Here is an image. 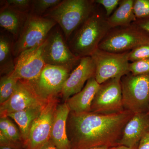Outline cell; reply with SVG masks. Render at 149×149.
<instances>
[{
  "label": "cell",
  "mask_w": 149,
  "mask_h": 149,
  "mask_svg": "<svg viewBox=\"0 0 149 149\" xmlns=\"http://www.w3.org/2000/svg\"><path fill=\"white\" fill-rule=\"evenodd\" d=\"M134 114L126 109L109 114L70 111L67 132L72 149L119 146L123 129Z\"/></svg>",
  "instance_id": "1"
},
{
  "label": "cell",
  "mask_w": 149,
  "mask_h": 149,
  "mask_svg": "<svg viewBox=\"0 0 149 149\" xmlns=\"http://www.w3.org/2000/svg\"><path fill=\"white\" fill-rule=\"evenodd\" d=\"M59 101L57 96L48 98L40 115L32 123L24 149H41L51 140L54 118Z\"/></svg>",
  "instance_id": "9"
},
{
  "label": "cell",
  "mask_w": 149,
  "mask_h": 149,
  "mask_svg": "<svg viewBox=\"0 0 149 149\" xmlns=\"http://www.w3.org/2000/svg\"><path fill=\"white\" fill-rule=\"evenodd\" d=\"M48 99L40 97L30 82L19 80L10 97L0 105V116L1 118L7 117L12 113L44 104Z\"/></svg>",
  "instance_id": "12"
},
{
  "label": "cell",
  "mask_w": 149,
  "mask_h": 149,
  "mask_svg": "<svg viewBox=\"0 0 149 149\" xmlns=\"http://www.w3.org/2000/svg\"><path fill=\"white\" fill-rule=\"evenodd\" d=\"M1 149H15L11 147L8 146H1Z\"/></svg>",
  "instance_id": "34"
},
{
  "label": "cell",
  "mask_w": 149,
  "mask_h": 149,
  "mask_svg": "<svg viewBox=\"0 0 149 149\" xmlns=\"http://www.w3.org/2000/svg\"><path fill=\"white\" fill-rule=\"evenodd\" d=\"M13 42L8 35L1 34L0 37V72L1 75L11 73L15 69L13 56Z\"/></svg>",
  "instance_id": "21"
},
{
  "label": "cell",
  "mask_w": 149,
  "mask_h": 149,
  "mask_svg": "<svg viewBox=\"0 0 149 149\" xmlns=\"http://www.w3.org/2000/svg\"><path fill=\"white\" fill-rule=\"evenodd\" d=\"M133 9L137 19H149V0H134Z\"/></svg>",
  "instance_id": "24"
},
{
  "label": "cell",
  "mask_w": 149,
  "mask_h": 149,
  "mask_svg": "<svg viewBox=\"0 0 149 149\" xmlns=\"http://www.w3.org/2000/svg\"><path fill=\"white\" fill-rule=\"evenodd\" d=\"M121 78H112L100 84L92 102L91 112L109 114L124 110Z\"/></svg>",
  "instance_id": "10"
},
{
  "label": "cell",
  "mask_w": 149,
  "mask_h": 149,
  "mask_svg": "<svg viewBox=\"0 0 149 149\" xmlns=\"http://www.w3.org/2000/svg\"><path fill=\"white\" fill-rule=\"evenodd\" d=\"M71 71L63 67L46 64L37 79L30 83L37 94L47 100L60 94Z\"/></svg>",
  "instance_id": "11"
},
{
  "label": "cell",
  "mask_w": 149,
  "mask_h": 149,
  "mask_svg": "<svg viewBox=\"0 0 149 149\" xmlns=\"http://www.w3.org/2000/svg\"><path fill=\"white\" fill-rule=\"evenodd\" d=\"M61 0H34L32 1L30 13L43 16L46 13L58 5Z\"/></svg>",
  "instance_id": "23"
},
{
  "label": "cell",
  "mask_w": 149,
  "mask_h": 149,
  "mask_svg": "<svg viewBox=\"0 0 149 149\" xmlns=\"http://www.w3.org/2000/svg\"><path fill=\"white\" fill-rule=\"evenodd\" d=\"M32 1L30 0H7L5 2L9 6L21 13L28 15L30 13Z\"/></svg>",
  "instance_id": "25"
},
{
  "label": "cell",
  "mask_w": 149,
  "mask_h": 149,
  "mask_svg": "<svg viewBox=\"0 0 149 149\" xmlns=\"http://www.w3.org/2000/svg\"><path fill=\"white\" fill-rule=\"evenodd\" d=\"M133 23L149 32V19H137Z\"/></svg>",
  "instance_id": "30"
},
{
  "label": "cell",
  "mask_w": 149,
  "mask_h": 149,
  "mask_svg": "<svg viewBox=\"0 0 149 149\" xmlns=\"http://www.w3.org/2000/svg\"><path fill=\"white\" fill-rule=\"evenodd\" d=\"M148 43L149 32L133 23L126 27L110 29L99 45L98 49L114 53H122Z\"/></svg>",
  "instance_id": "5"
},
{
  "label": "cell",
  "mask_w": 149,
  "mask_h": 149,
  "mask_svg": "<svg viewBox=\"0 0 149 149\" xmlns=\"http://www.w3.org/2000/svg\"><path fill=\"white\" fill-rule=\"evenodd\" d=\"M27 15L5 4L1 8L0 25L16 40L21 32Z\"/></svg>",
  "instance_id": "19"
},
{
  "label": "cell",
  "mask_w": 149,
  "mask_h": 149,
  "mask_svg": "<svg viewBox=\"0 0 149 149\" xmlns=\"http://www.w3.org/2000/svg\"><path fill=\"white\" fill-rule=\"evenodd\" d=\"M18 78L14 76L12 73L2 75L0 80V104L7 101L13 94Z\"/></svg>",
  "instance_id": "22"
},
{
  "label": "cell",
  "mask_w": 149,
  "mask_h": 149,
  "mask_svg": "<svg viewBox=\"0 0 149 149\" xmlns=\"http://www.w3.org/2000/svg\"><path fill=\"white\" fill-rule=\"evenodd\" d=\"M120 0H95L96 4L100 5L105 9V14L107 17H109L111 15L115 10L120 4Z\"/></svg>",
  "instance_id": "28"
},
{
  "label": "cell",
  "mask_w": 149,
  "mask_h": 149,
  "mask_svg": "<svg viewBox=\"0 0 149 149\" xmlns=\"http://www.w3.org/2000/svg\"><path fill=\"white\" fill-rule=\"evenodd\" d=\"M100 86L95 77L90 78L82 91L65 101L70 111L76 113L91 112L92 102Z\"/></svg>",
  "instance_id": "17"
},
{
  "label": "cell",
  "mask_w": 149,
  "mask_h": 149,
  "mask_svg": "<svg viewBox=\"0 0 149 149\" xmlns=\"http://www.w3.org/2000/svg\"><path fill=\"white\" fill-rule=\"evenodd\" d=\"M137 148H138V147L131 148L126 146H123V145H119L116 146L112 147V148H110L109 149H137Z\"/></svg>",
  "instance_id": "32"
},
{
  "label": "cell",
  "mask_w": 149,
  "mask_h": 149,
  "mask_svg": "<svg viewBox=\"0 0 149 149\" xmlns=\"http://www.w3.org/2000/svg\"><path fill=\"white\" fill-rule=\"evenodd\" d=\"M124 109L133 113L149 110V74L124 75L120 80Z\"/></svg>",
  "instance_id": "6"
},
{
  "label": "cell",
  "mask_w": 149,
  "mask_h": 149,
  "mask_svg": "<svg viewBox=\"0 0 149 149\" xmlns=\"http://www.w3.org/2000/svg\"><path fill=\"white\" fill-rule=\"evenodd\" d=\"M137 149H149V131L141 138Z\"/></svg>",
  "instance_id": "29"
},
{
  "label": "cell",
  "mask_w": 149,
  "mask_h": 149,
  "mask_svg": "<svg viewBox=\"0 0 149 149\" xmlns=\"http://www.w3.org/2000/svg\"><path fill=\"white\" fill-rule=\"evenodd\" d=\"M149 131V110L135 113L125 125L119 145L129 148L138 147L141 138Z\"/></svg>",
  "instance_id": "15"
},
{
  "label": "cell",
  "mask_w": 149,
  "mask_h": 149,
  "mask_svg": "<svg viewBox=\"0 0 149 149\" xmlns=\"http://www.w3.org/2000/svg\"><path fill=\"white\" fill-rule=\"evenodd\" d=\"M53 19L29 14L18 37L13 44V54L17 58L22 53L45 42L49 32L56 25Z\"/></svg>",
  "instance_id": "4"
},
{
  "label": "cell",
  "mask_w": 149,
  "mask_h": 149,
  "mask_svg": "<svg viewBox=\"0 0 149 149\" xmlns=\"http://www.w3.org/2000/svg\"><path fill=\"white\" fill-rule=\"evenodd\" d=\"M110 148L105 146L95 147L93 148H89L85 149H109Z\"/></svg>",
  "instance_id": "33"
},
{
  "label": "cell",
  "mask_w": 149,
  "mask_h": 149,
  "mask_svg": "<svg viewBox=\"0 0 149 149\" xmlns=\"http://www.w3.org/2000/svg\"><path fill=\"white\" fill-rule=\"evenodd\" d=\"M43 56L46 65L63 67L71 70L81 59L70 50L61 29L55 27L44 42Z\"/></svg>",
  "instance_id": "7"
},
{
  "label": "cell",
  "mask_w": 149,
  "mask_h": 149,
  "mask_svg": "<svg viewBox=\"0 0 149 149\" xmlns=\"http://www.w3.org/2000/svg\"><path fill=\"white\" fill-rule=\"evenodd\" d=\"M147 59H149V43L134 49L128 54V60L132 62Z\"/></svg>",
  "instance_id": "26"
},
{
  "label": "cell",
  "mask_w": 149,
  "mask_h": 149,
  "mask_svg": "<svg viewBox=\"0 0 149 149\" xmlns=\"http://www.w3.org/2000/svg\"><path fill=\"white\" fill-rule=\"evenodd\" d=\"M41 149H58L56 147V146L54 145L53 142H52L51 140L48 141L47 143Z\"/></svg>",
  "instance_id": "31"
},
{
  "label": "cell",
  "mask_w": 149,
  "mask_h": 149,
  "mask_svg": "<svg viewBox=\"0 0 149 149\" xmlns=\"http://www.w3.org/2000/svg\"><path fill=\"white\" fill-rule=\"evenodd\" d=\"M134 0H122L118 7L107 18L108 23L111 29L115 27H126L137 21L134 13Z\"/></svg>",
  "instance_id": "20"
},
{
  "label": "cell",
  "mask_w": 149,
  "mask_h": 149,
  "mask_svg": "<svg viewBox=\"0 0 149 149\" xmlns=\"http://www.w3.org/2000/svg\"><path fill=\"white\" fill-rule=\"evenodd\" d=\"M129 70L133 75L149 74V59L130 63Z\"/></svg>",
  "instance_id": "27"
},
{
  "label": "cell",
  "mask_w": 149,
  "mask_h": 149,
  "mask_svg": "<svg viewBox=\"0 0 149 149\" xmlns=\"http://www.w3.org/2000/svg\"><path fill=\"white\" fill-rule=\"evenodd\" d=\"M95 65L91 56L81 58L67 79L60 94L65 102L82 91L86 82L95 77Z\"/></svg>",
  "instance_id": "14"
},
{
  "label": "cell",
  "mask_w": 149,
  "mask_h": 149,
  "mask_svg": "<svg viewBox=\"0 0 149 149\" xmlns=\"http://www.w3.org/2000/svg\"><path fill=\"white\" fill-rule=\"evenodd\" d=\"M44 43L39 47L22 53L14 59L12 72L19 80L32 83L37 79L46 65L43 58Z\"/></svg>",
  "instance_id": "13"
},
{
  "label": "cell",
  "mask_w": 149,
  "mask_h": 149,
  "mask_svg": "<svg viewBox=\"0 0 149 149\" xmlns=\"http://www.w3.org/2000/svg\"><path fill=\"white\" fill-rule=\"evenodd\" d=\"M46 102L44 104L30 107L20 111L12 113L8 116L7 117L12 119L18 125L23 145L28 139L32 123L40 115Z\"/></svg>",
  "instance_id": "18"
},
{
  "label": "cell",
  "mask_w": 149,
  "mask_h": 149,
  "mask_svg": "<svg viewBox=\"0 0 149 149\" xmlns=\"http://www.w3.org/2000/svg\"><path fill=\"white\" fill-rule=\"evenodd\" d=\"M94 0H63L43 17L58 24L66 41L95 9Z\"/></svg>",
  "instance_id": "3"
},
{
  "label": "cell",
  "mask_w": 149,
  "mask_h": 149,
  "mask_svg": "<svg viewBox=\"0 0 149 149\" xmlns=\"http://www.w3.org/2000/svg\"><path fill=\"white\" fill-rule=\"evenodd\" d=\"M111 29L106 14L95 9L67 41L72 53L81 58L91 56Z\"/></svg>",
  "instance_id": "2"
},
{
  "label": "cell",
  "mask_w": 149,
  "mask_h": 149,
  "mask_svg": "<svg viewBox=\"0 0 149 149\" xmlns=\"http://www.w3.org/2000/svg\"><path fill=\"white\" fill-rule=\"evenodd\" d=\"M70 112L66 102L59 104L56 110L51 140L58 149H72L67 132V122Z\"/></svg>",
  "instance_id": "16"
},
{
  "label": "cell",
  "mask_w": 149,
  "mask_h": 149,
  "mask_svg": "<svg viewBox=\"0 0 149 149\" xmlns=\"http://www.w3.org/2000/svg\"><path fill=\"white\" fill-rule=\"evenodd\" d=\"M129 52L114 53L98 49L91 56L96 67L95 78L100 84L130 73Z\"/></svg>",
  "instance_id": "8"
}]
</instances>
